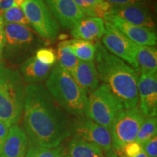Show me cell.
I'll list each match as a JSON object with an SVG mask.
<instances>
[{"label": "cell", "mask_w": 157, "mask_h": 157, "mask_svg": "<svg viewBox=\"0 0 157 157\" xmlns=\"http://www.w3.org/2000/svg\"><path fill=\"white\" fill-rule=\"evenodd\" d=\"M23 124L31 145L56 148L70 136V123L50 93L41 84L25 88Z\"/></svg>", "instance_id": "cell-1"}, {"label": "cell", "mask_w": 157, "mask_h": 157, "mask_svg": "<svg viewBox=\"0 0 157 157\" xmlns=\"http://www.w3.org/2000/svg\"><path fill=\"white\" fill-rule=\"evenodd\" d=\"M95 47V66L99 79L120 100L125 109L138 106V73L126 62L109 52L101 42H96Z\"/></svg>", "instance_id": "cell-2"}, {"label": "cell", "mask_w": 157, "mask_h": 157, "mask_svg": "<svg viewBox=\"0 0 157 157\" xmlns=\"http://www.w3.org/2000/svg\"><path fill=\"white\" fill-rule=\"evenodd\" d=\"M45 87L66 112L77 117L84 115L87 94L68 71L56 64L48 76Z\"/></svg>", "instance_id": "cell-3"}, {"label": "cell", "mask_w": 157, "mask_h": 157, "mask_svg": "<svg viewBox=\"0 0 157 157\" xmlns=\"http://www.w3.org/2000/svg\"><path fill=\"white\" fill-rule=\"evenodd\" d=\"M25 89L16 69L0 63V120L10 127L22 113Z\"/></svg>", "instance_id": "cell-4"}, {"label": "cell", "mask_w": 157, "mask_h": 157, "mask_svg": "<svg viewBox=\"0 0 157 157\" xmlns=\"http://www.w3.org/2000/svg\"><path fill=\"white\" fill-rule=\"evenodd\" d=\"M120 100L105 84H101L87 98L85 117L110 129L124 110Z\"/></svg>", "instance_id": "cell-5"}, {"label": "cell", "mask_w": 157, "mask_h": 157, "mask_svg": "<svg viewBox=\"0 0 157 157\" xmlns=\"http://www.w3.org/2000/svg\"><path fill=\"white\" fill-rule=\"evenodd\" d=\"M21 9L36 33L45 41L53 42L59 34V24L44 0H26Z\"/></svg>", "instance_id": "cell-6"}, {"label": "cell", "mask_w": 157, "mask_h": 157, "mask_svg": "<svg viewBox=\"0 0 157 157\" xmlns=\"http://www.w3.org/2000/svg\"><path fill=\"white\" fill-rule=\"evenodd\" d=\"M146 118L138 106L124 109L119 115L109 129L114 152H120L127 144L135 140Z\"/></svg>", "instance_id": "cell-7"}, {"label": "cell", "mask_w": 157, "mask_h": 157, "mask_svg": "<svg viewBox=\"0 0 157 157\" xmlns=\"http://www.w3.org/2000/svg\"><path fill=\"white\" fill-rule=\"evenodd\" d=\"M5 52L8 58L25 56L36 46L37 39L28 25L4 23Z\"/></svg>", "instance_id": "cell-8"}, {"label": "cell", "mask_w": 157, "mask_h": 157, "mask_svg": "<svg viewBox=\"0 0 157 157\" xmlns=\"http://www.w3.org/2000/svg\"><path fill=\"white\" fill-rule=\"evenodd\" d=\"M102 42L109 52L127 62L137 73L140 72L136 59L137 44L108 21H105V33L102 37Z\"/></svg>", "instance_id": "cell-9"}, {"label": "cell", "mask_w": 157, "mask_h": 157, "mask_svg": "<svg viewBox=\"0 0 157 157\" xmlns=\"http://www.w3.org/2000/svg\"><path fill=\"white\" fill-rule=\"evenodd\" d=\"M70 135L73 138L93 143L103 151L112 149L110 130L87 117H78L70 123Z\"/></svg>", "instance_id": "cell-10"}, {"label": "cell", "mask_w": 157, "mask_h": 157, "mask_svg": "<svg viewBox=\"0 0 157 157\" xmlns=\"http://www.w3.org/2000/svg\"><path fill=\"white\" fill-rule=\"evenodd\" d=\"M139 109L146 117L157 115V74H141L137 82Z\"/></svg>", "instance_id": "cell-11"}, {"label": "cell", "mask_w": 157, "mask_h": 157, "mask_svg": "<svg viewBox=\"0 0 157 157\" xmlns=\"http://www.w3.org/2000/svg\"><path fill=\"white\" fill-rule=\"evenodd\" d=\"M104 20L112 23L127 38L136 44L151 47L156 46L157 35L156 31L153 29L131 24L119 17L109 14L105 15Z\"/></svg>", "instance_id": "cell-12"}, {"label": "cell", "mask_w": 157, "mask_h": 157, "mask_svg": "<svg viewBox=\"0 0 157 157\" xmlns=\"http://www.w3.org/2000/svg\"><path fill=\"white\" fill-rule=\"evenodd\" d=\"M106 14L114 15L131 24L154 30L155 21L148 6L111 5Z\"/></svg>", "instance_id": "cell-13"}, {"label": "cell", "mask_w": 157, "mask_h": 157, "mask_svg": "<svg viewBox=\"0 0 157 157\" xmlns=\"http://www.w3.org/2000/svg\"><path fill=\"white\" fill-rule=\"evenodd\" d=\"M57 21L65 29H72L85 17L74 0H44Z\"/></svg>", "instance_id": "cell-14"}, {"label": "cell", "mask_w": 157, "mask_h": 157, "mask_svg": "<svg viewBox=\"0 0 157 157\" xmlns=\"http://www.w3.org/2000/svg\"><path fill=\"white\" fill-rule=\"evenodd\" d=\"M29 138L24 129L17 124L9 128L8 134L0 150V157H25Z\"/></svg>", "instance_id": "cell-15"}, {"label": "cell", "mask_w": 157, "mask_h": 157, "mask_svg": "<svg viewBox=\"0 0 157 157\" xmlns=\"http://www.w3.org/2000/svg\"><path fill=\"white\" fill-rule=\"evenodd\" d=\"M71 33L77 39L90 42L98 40L105 33V21L100 17H84L71 29Z\"/></svg>", "instance_id": "cell-16"}, {"label": "cell", "mask_w": 157, "mask_h": 157, "mask_svg": "<svg viewBox=\"0 0 157 157\" xmlns=\"http://www.w3.org/2000/svg\"><path fill=\"white\" fill-rule=\"evenodd\" d=\"M70 74L87 94L92 93L98 87L100 79L94 61L78 60Z\"/></svg>", "instance_id": "cell-17"}, {"label": "cell", "mask_w": 157, "mask_h": 157, "mask_svg": "<svg viewBox=\"0 0 157 157\" xmlns=\"http://www.w3.org/2000/svg\"><path fill=\"white\" fill-rule=\"evenodd\" d=\"M52 66H46L39 61L34 56L27 58L20 66L21 74L25 82L36 84L48 78Z\"/></svg>", "instance_id": "cell-18"}, {"label": "cell", "mask_w": 157, "mask_h": 157, "mask_svg": "<svg viewBox=\"0 0 157 157\" xmlns=\"http://www.w3.org/2000/svg\"><path fill=\"white\" fill-rule=\"evenodd\" d=\"M136 59L141 74L156 73L157 50L156 47L137 45Z\"/></svg>", "instance_id": "cell-19"}, {"label": "cell", "mask_w": 157, "mask_h": 157, "mask_svg": "<svg viewBox=\"0 0 157 157\" xmlns=\"http://www.w3.org/2000/svg\"><path fill=\"white\" fill-rule=\"evenodd\" d=\"M68 154L69 157H105L99 146L74 138L68 144Z\"/></svg>", "instance_id": "cell-20"}, {"label": "cell", "mask_w": 157, "mask_h": 157, "mask_svg": "<svg viewBox=\"0 0 157 157\" xmlns=\"http://www.w3.org/2000/svg\"><path fill=\"white\" fill-rule=\"evenodd\" d=\"M74 2L84 15L102 19H104L111 6L105 0H74Z\"/></svg>", "instance_id": "cell-21"}, {"label": "cell", "mask_w": 157, "mask_h": 157, "mask_svg": "<svg viewBox=\"0 0 157 157\" xmlns=\"http://www.w3.org/2000/svg\"><path fill=\"white\" fill-rule=\"evenodd\" d=\"M56 57L59 66L68 71L69 73L74 69L79 60L72 50L71 40H66L59 43Z\"/></svg>", "instance_id": "cell-22"}, {"label": "cell", "mask_w": 157, "mask_h": 157, "mask_svg": "<svg viewBox=\"0 0 157 157\" xmlns=\"http://www.w3.org/2000/svg\"><path fill=\"white\" fill-rule=\"evenodd\" d=\"M71 47L74 55L79 60L93 61L95 60V43L82 39H71Z\"/></svg>", "instance_id": "cell-23"}, {"label": "cell", "mask_w": 157, "mask_h": 157, "mask_svg": "<svg viewBox=\"0 0 157 157\" xmlns=\"http://www.w3.org/2000/svg\"><path fill=\"white\" fill-rule=\"evenodd\" d=\"M156 117H146L139 129L135 141L143 146L153 137L156 136Z\"/></svg>", "instance_id": "cell-24"}, {"label": "cell", "mask_w": 157, "mask_h": 157, "mask_svg": "<svg viewBox=\"0 0 157 157\" xmlns=\"http://www.w3.org/2000/svg\"><path fill=\"white\" fill-rule=\"evenodd\" d=\"M64 148L61 146L56 148H47V147L31 145L27 149L25 157H63Z\"/></svg>", "instance_id": "cell-25"}, {"label": "cell", "mask_w": 157, "mask_h": 157, "mask_svg": "<svg viewBox=\"0 0 157 157\" xmlns=\"http://www.w3.org/2000/svg\"><path fill=\"white\" fill-rule=\"evenodd\" d=\"M4 23H17L25 25H30L29 21L27 19L21 7H13L4 11L2 17Z\"/></svg>", "instance_id": "cell-26"}, {"label": "cell", "mask_w": 157, "mask_h": 157, "mask_svg": "<svg viewBox=\"0 0 157 157\" xmlns=\"http://www.w3.org/2000/svg\"><path fill=\"white\" fill-rule=\"evenodd\" d=\"M34 56L39 62L46 66H52L57 61L56 51L52 48H39L36 51Z\"/></svg>", "instance_id": "cell-27"}, {"label": "cell", "mask_w": 157, "mask_h": 157, "mask_svg": "<svg viewBox=\"0 0 157 157\" xmlns=\"http://www.w3.org/2000/svg\"><path fill=\"white\" fill-rule=\"evenodd\" d=\"M141 151H143V146L137 143V141H133L127 144L121 149L119 157H135L138 155Z\"/></svg>", "instance_id": "cell-28"}, {"label": "cell", "mask_w": 157, "mask_h": 157, "mask_svg": "<svg viewBox=\"0 0 157 157\" xmlns=\"http://www.w3.org/2000/svg\"><path fill=\"white\" fill-rule=\"evenodd\" d=\"M143 150L148 157H156L157 156V137L153 138L143 145Z\"/></svg>", "instance_id": "cell-29"}, {"label": "cell", "mask_w": 157, "mask_h": 157, "mask_svg": "<svg viewBox=\"0 0 157 157\" xmlns=\"http://www.w3.org/2000/svg\"><path fill=\"white\" fill-rule=\"evenodd\" d=\"M111 5H144L148 6L151 0H105Z\"/></svg>", "instance_id": "cell-30"}, {"label": "cell", "mask_w": 157, "mask_h": 157, "mask_svg": "<svg viewBox=\"0 0 157 157\" xmlns=\"http://www.w3.org/2000/svg\"><path fill=\"white\" fill-rule=\"evenodd\" d=\"M10 127L7 126L5 123L0 120V150H1L2 147L4 142H5L6 137L8 134Z\"/></svg>", "instance_id": "cell-31"}, {"label": "cell", "mask_w": 157, "mask_h": 157, "mask_svg": "<svg viewBox=\"0 0 157 157\" xmlns=\"http://www.w3.org/2000/svg\"><path fill=\"white\" fill-rule=\"evenodd\" d=\"M5 31H4V22L2 19H0V60L2 58L3 50L5 48Z\"/></svg>", "instance_id": "cell-32"}, {"label": "cell", "mask_w": 157, "mask_h": 157, "mask_svg": "<svg viewBox=\"0 0 157 157\" xmlns=\"http://www.w3.org/2000/svg\"><path fill=\"white\" fill-rule=\"evenodd\" d=\"M15 7L14 0H0V9L5 11L10 7Z\"/></svg>", "instance_id": "cell-33"}, {"label": "cell", "mask_w": 157, "mask_h": 157, "mask_svg": "<svg viewBox=\"0 0 157 157\" xmlns=\"http://www.w3.org/2000/svg\"><path fill=\"white\" fill-rule=\"evenodd\" d=\"M25 1H26V0H14L15 7H21V6L25 3Z\"/></svg>", "instance_id": "cell-34"}, {"label": "cell", "mask_w": 157, "mask_h": 157, "mask_svg": "<svg viewBox=\"0 0 157 157\" xmlns=\"http://www.w3.org/2000/svg\"><path fill=\"white\" fill-rule=\"evenodd\" d=\"M105 157H119L117 154V153L114 151H109L106 152V154H105Z\"/></svg>", "instance_id": "cell-35"}, {"label": "cell", "mask_w": 157, "mask_h": 157, "mask_svg": "<svg viewBox=\"0 0 157 157\" xmlns=\"http://www.w3.org/2000/svg\"><path fill=\"white\" fill-rule=\"evenodd\" d=\"M135 157H148V156H147L146 153L143 151H143H141L140 154H139L138 155H137V156H135Z\"/></svg>", "instance_id": "cell-36"}, {"label": "cell", "mask_w": 157, "mask_h": 157, "mask_svg": "<svg viewBox=\"0 0 157 157\" xmlns=\"http://www.w3.org/2000/svg\"><path fill=\"white\" fill-rule=\"evenodd\" d=\"M3 14H4V10L0 9V19H2Z\"/></svg>", "instance_id": "cell-37"}, {"label": "cell", "mask_w": 157, "mask_h": 157, "mask_svg": "<svg viewBox=\"0 0 157 157\" xmlns=\"http://www.w3.org/2000/svg\"><path fill=\"white\" fill-rule=\"evenodd\" d=\"M65 157H69V156H65Z\"/></svg>", "instance_id": "cell-38"}]
</instances>
